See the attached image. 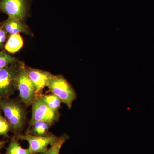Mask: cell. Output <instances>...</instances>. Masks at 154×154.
Listing matches in <instances>:
<instances>
[{
    "mask_svg": "<svg viewBox=\"0 0 154 154\" xmlns=\"http://www.w3.org/2000/svg\"><path fill=\"white\" fill-rule=\"evenodd\" d=\"M0 109L10 123L11 130L15 134H19L26 121L25 109L17 101L9 99H0Z\"/></svg>",
    "mask_w": 154,
    "mask_h": 154,
    "instance_id": "obj_1",
    "label": "cell"
},
{
    "mask_svg": "<svg viewBox=\"0 0 154 154\" xmlns=\"http://www.w3.org/2000/svg\"><path fill=\"white\" fill-rule=\"evenodd\" d=\"M47 87L51 92L58 97L70 110L77 96L68 82L61 76H53Z\"/></svg>",
    "mask_w": 154,
    "mask_h": 154,
    "instance_id": "obj_2",
    "label": "cell"
},
{
    "mask_svg": "<svg viewBox=\"0 0 154 154\" xmlns=\"http://www.w3.org/2000/svg\"><path fill=\"white\" fill-rule=\"evenodd\" d=\"M19 67L14 63L0 69V99H9L16 91Z\"/></svg>",
    "mask_w": 154,
    "mask_h": 154,
    "instance_id": "obj_3",
    "label": "cell"
},
{
    "mask_svg": "<svg viewBox=\"0 0 154 154\" xmlns=\"http://www.w3.org/2000/svg\"><path fill=\"white\" fill-rule=\"evenodd\" d=\"M17 89L19 91L21 100L26 106L31 105L37 97L35 86L28 75L27 69L23 65L19 67Z\"/></svg>",
    "mask_w": 154,
    "mask_h": 154,
    "instance_id": "obj_4",
    "label": "cell"
},
{
    "mask_svg": "<svg viewBox=\"0 0 154 154\" xmlns=\"http://www.w3.org/2000/svg\"><path fill=\"white\" fill-rule=\"evenodd\" d=\"M32 105V117L29 122V128L36 122L45 121L51 124L58 118V113L51 109L40 96L36 97Z\"/></svg>",
    "mask_w": 154,
    "mask_h": 154,
    "instance_id": "obj_5",
    "label": "cell"
},
{
    "mask_svg": "<svg viewBox=\"0 0 154 154\" xmlns=\"http://www.w3.org/2000/svg\"><path fill=\"white\" fill-rule=\"evenodd\" d=\"M16 137L18 140L28 141L29 144L28 149L32 154H39L45 151L48 148V146L55 142L58 138L51 133L43 137L19 134L17 135Z\"/></svg>",
    "mask_w": 154,
    "mask_h": 154,
    "instance_id": "obj_6",
    "label": "cell"
},
{
    "mask_svg": "<svg viewBox=\"0 0 154 154\" xmlns=\"http://www.w3.org/2000/svg\"><path fill=\"white\" fill-rule=\"evenodd\" d=\"M28 0H0V12L23 21L27 15Z\"/></svg>",
    "mask_w": 154,
    "mask_h": 154,
    "instance_id": "obj_7",
    "label": "cell"
},
{
    "mask_svg": "<svg viewBox=\"0 0 154 154\" xmlns=\"http://www.w3.org/2000/svg\"><path fill=\"white\" fill-rule=\"evenodd\" d=\"M27 70L28 75L36 88L37 95L43 88L47 87L53 76L48 72L39 70L32 69H27Z\"/></svg>",
    "mask_w": 154,
    "mask_h": 154,
    "instance_id": "obj_8",
    "label": "cell"
},
{
    "mask_svg": "<svg viewBox=\"0 0 154 154\" xmlns=\"http://www.w3.org/2000/svg\"><path fill=\"white\" fill-rule=\"evenodd\" d=\"M3 23L2 27L7 33L12 35L20 33H29L27 27L16 18L9 17Z\"/></svg>",
    "mask_w": 154,
    "mask_h": 154,
    "instance_id": "obj_9",
    "label": "cell"
},
{
    "mask_svg": "<svg viewBox=\"0 0 154 154\" xmlns=\"http://www.w3.org/2000/svg\"><path fill=\"white\" fill-rule=\"evenodd\" d=\"M23 44V40L19 34H12L6 43L5 48L9 52L14 53L22 48Z\"/></svg>",
    "mask_w": 154,
    "mask_h": 154,
    "instance_id": "obj_10",
    "label": "cell"
},
{
    "mask_svg": "<svg viewBox=\"0 0 154 154\" xmlns=\"http://www.w3.org/2000/svg\"><path fill=\"white\" fill-rule=\"evenodd\" d=\"M16 137L12 138L4 154H32L29 149H24Z\"/></svg>",
    "mask_w": 154,
    "mask_h": 154,
    "instance_id": "obj_11",
    "label": "cell"
},
{
    "mask_svg": "<svg viewBox=\"0 0 154 154\" xmlns=\"http://www.w3.org/2000/svg\"><path fill=\"white\" fill-rule=\"evenodd\" d=\"M51 123L45 121H38L31 126L32 135L38 136H45L49 134L48 130Z\"/></svg>",
    "mask_w": 154,
    "mask_h": 154,
    "instance_id": "obj_12",
    "label": "cell"
},
{
    "mask_svg": "<svg viewBox=\"0 0 154 154\" xmlns=\"http://www.w3.org/2000/svg\"><path fill=\"white\" fill-rule=\"evenodd\" d=\"M69 138V137L66 134L63 135L58 137L57 140L50 146L46 151L39 154H59L62 147Z\"/></svg>",
    "mask_w": 154,
    "mask_h": 154,
    "instance_id": "obj_13",
    "label": "cell"
},
{
    "mask_svg": "<svg viewBox=\"0 0 154 154\" xmlns=\"http://www.w3.org/2000/svg\"><path fill=\"white\" fill-rule=\"evenodd\" d=\"M48 106L55 112H57L60 108L61 101L60 99L54 94L44 95L40 96Z\"/></svg>",
    "mask_w": 154,
    "mask_h": 154,
    "instance_id": "obj_14",
    "label": "cell"
},
{
    "mask_svg": "<svg viewBox=\"0 0 154 154\" xmlns=\"http://www.w3.org/2000/svg\"><path fill=\"white\" fill-rule=\"evenodd\" d=\"M18 61L17 59L9 55L5 51H0V69Z\"/></svg>",
    "mask_w": 154,
    "mask_h": 154,
    "instance_id": "obj_15",
    "label": "cell"
},
{
    "mask_svg": "<svg viewBox=\"0 0 154 154\" xmlns=\"http://www.w3.org/2000/svg\"><path fill=\"white\" fill-rule=\"evenodd\" d=\"M11 130V128L10 123L0 112V136L8 137V134Z\"/></svg>",
    "mask_w": 154,
    "mask_h": 154,
    "instance_id": "obj_16",
    "label": "cell"
},
{
    "mask_svg": "<svg viewBox=\"0 0 154 154\" xmlns=\"http://www.w3.org/2000/svg\"><path fill=\"white\" fill-rule=\"evenodd\" d=\"M7 37V33L3 29L2 26L0 25V48L3 47Z\"/></svg>",
    "mask_w": 154,
    "mask_h": 154,
    "instance_id": "obj_17",
    "label": "cell"
},
{
    "mask_svg": "<svg viewBox=\"0 0 154 154\" xmlns=\"http://www.w3.org/2000/svg\"><path fill=\"white\" fill-rule=\"evenodd\" d=\"M7 142L5 140H0V152L3 148L5 147V145L7 143ZM0 154H1L0 153Z\"/></svg>",
    "mask_w": 154,
    "mask_h": 154,
    "instance_id": "obj_18",
    "label": "cell"
}]
</instances>
